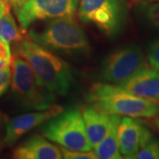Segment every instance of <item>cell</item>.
<instances>
[{"instance_id":"7","label":"cell","mask_w":159,"mask_h":159,"mask_svg":"<svg viewBox=\"0 0 159 159\" xmlns=\"http://www.w3.org/2000/svg\"><path fill=\"white\" fill-rule=\"evenodd\" d=\"M148 68V63L141 47L132 43L110 53L103 60L100 77L103 81L122 85L141 71Z\"/></svg>"},{"instance_id":"10","label":"cell","mask_w":159,"mask_h":159,"mask_svg":"<svg viewBox=\"0 0 159 159\" xmlns=\"http://www.w3.org/2000/svg\"><path fill=\"white\" fill-rule=\"evenodd\" d=\"M150 131L135 118H121L118 127L120 153L125 158H135L138 151L152 138Z\"/></svg>"},{"instance_id":"27","label":"cell","mask_w":159,"mask_h":159,"mask_svg":"<svg viewBox=\"0 0 159 159\" xmlns=\"http://www.w3.org/2000/svg\"><path fill=\"white\" fill-rule=\"evenodd\" d=\"M2 122V113L0 112V123Z\"/></svg>"},{"instance_id":"17","label":"cell","mask_w":159,"mask_h":159,"mask_svg":"<svg viewBox=\"0 0 159 159\" xmlns=\"http://www.w3.org/2000/svg\"><path fill=\"white\" fill-rule=\"evenodd\" d=\"M135 158L159 159V141L152 137L141 149L138 151Z\"/></svg>"},{"instance_id":"25","label":"cell","mask_w":159,"mask_h":159,"mask_svg":"<svg viewBox=\"0 0 159 159\" xmlns=\"http://www.w3.org/2000/svg\"><path fill=\"white\" fill-rule=\"evenodd\" d=\"M4 147H5V145H4V142H3V138L1 139V137H0V151Z\"/></svg>"},{"instance_id":"1","label":"cell","mask_w":159,"mask_h":159,"mask_svg":"<svg viewBox=\"0 0 159 159\" xmlns=\"http://www.w3.org/2000/svg\"><path fill=\"white\" fill-rule=\"evenodd\" d=\"M14 54L29 63L38 81L55 95L66 96L75 84L68 64L29 37L16 43Z\"/></svg>"},{"instance_id":"6","label":"cell","mask_w":159,"mask_h":159,"mask_svg":"<svg viewBox=\"0 0 159 159\" xmlns=\"http://www.w3.org/2000/svg\"><path fill=\"white\" fill-rule=\"evenodd\" d=\"M77 12L81 22L114 37L125 25L127 9L125 0H80Z\"/></svg>"},{"instance_id":"12","label":"cell","mask_w":159,"mask_h":159,"mask_svg":"<svg viewBox=\"0 0 159 159\" xmlns=\"http://www.w3.org/2000/svg\"><path fill=\"white\" fill-rule=\"evenodd\" d=\"M132 94L159 104V72L145 68L120 85Z\"/></svg>"},{"instance_id":"19","label":"cell","mask_w":159,"mask_h":159,"mask_svg":"<svg viewBox=\"0 0 159 159\" xmlns=\"http://www.w3.org/2000/svg\"><path fill=\"white\" fill-rule=\"evenodd\" d=\"M147 59L150 67L159 72V39L155 40L149 43Z\"/></svg>"},{"instance_id":"3","label":"cell","mask_w":159,"mask_h":159,"mask_svg":"<svg viewBox=\"0 0 159 159\" xmlns=\"http://www.w3.org/2000/svg\"><path fill=\"white\" fill-rule=\"evenodd\" d=\"M29 37L46 49L68 56H87L90 45L84 30L74 18L51 20L41 31H29Z\"/></svg>"},{"instance_id":"8","label":"cell","mask_w":159,"mask_h":159,"mask_svg":"<svg viewBox=\"0 0 159 159\" xmlns=\"http://www.w3.org/2000/svg\"><path fill=\"white\" fill-rule=\"evenodd\" d=\"M80 0H28L14 8L20 29L26 31L40 20L59 18H74L78 11Z\"/></svg>"},{"instance_id":"23","label":"cell","mask_w":159,"mask_h":159,"mask_svg":"<svg viewBox=\"0 0 159 159\" xmlns=\"http://www.w3.org/2000/svg\"><path fill=\"white\" fill-rule=\"evenodd\" d=\"M28 0H8V2L10 3L11 6H13L14 8L18 6H21L24 3H26Z\"/></svg>"},{"instance_id":"9","label":"cell","mask_w":159,"mask_h":159,"mask_svg":"<svg viewBox=\"0 0 159 159\" xmlns=\"http://www.w3.org/2000/svg\"><path fill=\"white\" fill-rule=\"evenodd\" d=\"M63 111L64 109L61 106L53 104L45 110L20 114L8 120L6 125L5 135L3 137L4 145L11 147L25 134L37 126H41Z\"/></svg>"},{"instance_id":"18","label":"cell","mask_w":159,"mask_h":159,"mask_svg":"<svg viewBox=\"0 0 159 159\" xmlns=\"http://www.w3.org/2000/svg\"><path fill=\"white\" fill-rule=\"evenodd\" d=\"M62 151L63 158L66 159H97L98 158L97 155L93 151H80V150H73L69 148H64L62 146H59Z\"/></svg>"},{"instance_id":"22","label":"cell","mask_w":159,"mask_h":159,"mask_svg":"<svg viewBox=\"0 0 159 159\" xmlns=\"http://www.w3.org/2000/svg\"><path fill=\"white\" fill-rule=\"evenodd\" d=\"M11 5L8 0H0V18L3 17L5 14L10 12Z\"/></svg>"},{"instance_id":"20","label":"cell","mask_w":159,"mask_h":159,"mask_svg":"<svg viewBox=\"0 0 159 159\" xmlns=\"http://www.w3.org/2000/svg\"><path fill=\"white\" fill-rule=\"evenodd\" d=\"M11 71L10 66L0 69V97L6 93L11 86Z\"/></svg>"},{"instance_id":"15","label":"cell","mask_w":159,"mask_h":159,"mask_svg":"<svg viewBox=\"0 0 159 159\" xmlns=\"http://www.w3.org/2000/svg\"><path fill=\"white\" fill-rule=\"evenodd\" d=\"M135 11L141 21L159 33V2H137Z\"/></svg>"},{"instance_id":"5","label":"cell","mask_w":159,"mask_h":159,"mask_svg":"<svg viewBox=\"0 0 159 159\" xmlns=\"http://www.w3.org/2000/svg\"><path fill=\"white\" fill-rule=\"evenodd\" d=\"M40 131L49 141L56 142L64 148L80 151L93 149L79 109L63 111L41 125Z\"/></svg>"},{"instance_id":"14","label":"cell","mask_w":159,"mask_h":159,"mask_svg":"<svg viewBox=\"0 0 159 159\" xmlns=\"http://www.w3.org/2000/svg\"><path fill=\"white\" fill-rule=\"evenodd\" d=\"M121 120L120 115L113 114L112 120L106 135L97 147L93 148L101 159H120L123 158L120 153L118 139V127Z\"/></svg>"},{"instance_id":"2","label":"cell","mask_w":159,"mask_h":159,"mask_svg":"<svg viewBox=\"0 0 159 159\" xmlns=\"http://www.w3.org/2000/svg\"><path fill=\"white\" fill-rule=\"evenodd\" d=\"M89 105L107 114L149 119L159 114V104L135 96L121 86L96 83L87 96Z\"/></svg>"},{"instance_id":"21","label":"cell","mask_w":159,"mask_h":159,"mask_svg":"<svg viewBox=\"0 0 159 159\" xmlns=\"http://www.w3.org/2000/svg\"><path fill=\"white\" fill-rule=\"evenodd\" d=\"M11 53L9 43L0 39V60L11 61Z\"/></svg>"},{"instance_id":"11","label":"cell","mask_w":159,"mask_h":159,"mask_svg":"<svg viewBox=\"0 0 159 159\" xmlns=\"http://www.w3.org/2000/svg\"><path fill=\"white\" fill-rule=\"evenodd\" d=\"M12 157L15 159H61L60 147L51 143L43 135L34 134L24 140L14 148Z\"/></svg>"},{"instance_id":"4","label":"cell","mask_w":159,"mask_h":159,"mask_svg":"<svg viewBox=\"0 0 159 159\" xmlns=\"http://www.w3.org/2000/svg\"><path fill=\"white\" fill-rule=\"evenodd\" d=\"M10 67L11 94L20 108L24 111H42L54 104L56 95L40 83L24 58L14 54L11 56Z\"/></svg>"},{"instance_id":"26","label":"cell","mask_w":159,"mask_h":159,"mask_svg":"<svg viewBox=\"0 0 159 159\" xmlns=\"http://www.w3.org/2000/svg\"><path fill=\"white\" fill-rule=\"evenodd\" d=\"M156 125H157V129L159 130V118L158 119H157V120H156Z\"/></svg>"},{"instance_id":"16","label":"cell","mask_w":159,"mask_h":159,"mask_svg":"<svg viewBox=\"0 0 159 159\" xmlns=\"http://www.w3.org/2000/svg\"><path fill=\"white\" fill-rule=\"evenodd\" d=\"M24 32L25 31L21 29H19L11 12H8L0 18V39L8 43H17L25 38Z\"/></svg>"},{"instance_id":"24","label":"cell","mask_w":159,"mask_h":159,"mask_svg":"<svg viewBox=\"0 0 159 159\" xmlns=\"http://www.w3.org/2000/svg\"><path fill=\"white\" fill-rule=\"evenodd\" d=\"M135 3L137 2H142V1H146V2H159V0H134Z\"/></svg>"},{"instance_id":"13","label":"cell","mask_w":159,"mask_h":159,"mask_svg":"<svg viewBox=\"0 0 159 159\" xmlns=\"http://www.w3.org/2000/svg\"><path fill=\"white\" fill-rule=\"evenodd\" d=\"M82 118L85 124L86 133L94 148L102 142L106 135L112 120L113 114L101 112L91 105L87 106L81 111Z\"/></svg>"}]
</instances>
